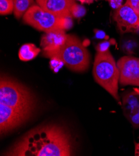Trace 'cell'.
Instances as JSON below:
<instances>
[{
  "mask_svg": "<svg viewBox=\"0 0 139 156\" xmlns=\"http://www.w3.org/2000/svg\"><path fill=\"white\" fill-rule=\"evenodd\" d=\"M72 151L69 133L56 124H47L27 132L3 155L70 156Z\"/></svg>",
  "mask_w": 139,
  "mask_h": 156,
  "instance_id": "cell-1",
  "label": "cell"
},
{
  "mask_svg": "<svg viewBox=\"0 0 139 156\" xmlns=\"http://www.w3.org/2000/svg\"><path fill=\"white\" fill-rule=\"evenodd\" d=\"M42 55L60 60L68 69L75 72L86 71L90 65V54L81 41L75 35L68 34L66 41L63 45L56 50L42 51Z\"/></svg>",
  "mask_w": 139,
  "mask_h": 156,
  "instance_id": "cell-2",
  "label": "cell"
},
{
  "mask_svg": "<svg viewBox=\"0 0 139 156\" xmlns=\"http://www.w3.org/2000/svg\"><path fill=\"white\" fill-rule=\"evenodd\" d=\"M0 104L33 114L36 101L33 95L23 85L2 75L0 80Z\"/></svg>",
  "mask_w": 139,
  "mask_h": 156,
  "instance_id": "cell-3",
  "label": "cell"
},
{
  "mask_svg": "<svg viewBox=\"0 0 139 156\" xmlns=\"http://www.w3.org/2000/svg\"><path fill=\"white\" fill-rule=\"evenodd\" d=\"M92 73L95 81L119 101L118 90L120 73L117 62L109 51L97 52Z\"/></svg>",
  "mask_w": 139,
  "mask_h": 156,
  "instance_id": "cell-4",
  "label": "cell"
},
{
  "mask_svg": "<svg viewBox=\"0 0 139 156\" xmlns=\"http://www.w3.org/2000/svg\"><path fill=\"white\" fill-rule=\"evenodd\" d=\"M63 18L46 11L38 5H34L23 16V22L38 30L48 33L56 29H64Z\"/></svg>",
  "mask_w": 139,
  "mask_h": 156,
  "instance_id": "cell-5",
  "label": "cell"
},
{
  "mask_svg": "<svg viewBox=\"0 0 139 156\" xmlns=\"http://www.w3.org/2000/svg\"><path fill=\"white\" fill-rule=\"evenodd\" d=\"M117 65L120 73L119 83L139 87V58L123 56L117 61Z\"/></svg>",
  "mask_w": 139,
  "mask_h": 156,
  "instance_id": "cell-6",
  "label": "cell"
},
{
  "mask_svg": "<svg viewBox=\"0 0 139 156\" xmlns=\"http://www.w3.org/2000/svg\"><path fill=\"white\" fill-rule=\"evenodd\" d=\"M32 114L0 104V133L5 134L18 128Z\"/></svg>",
  "mask_w": 139,
  "mask_h": 156,
  "instance_id": "cell-7",
  "label": "cell"
},
{
  "mask_svg": "<svg viewBox=\"0 0 139 156\" xmlns=\"http://www.w3.org/2000/svg\"><path fill=\"white\" fill-rule=\"evenodd\" d=\"M113 20L122 34L135 33L139 30V16L127 2L115 9Z\"/></svg>",
  "mask_w": 139,
  "mask_h": 156,
  "instance_id": "cell-8",
  "label": "cell"
},
{
  "mask_svg": "<svg viewBox=\"0 0 139 156\" xmlns=\"http://www.w3.org/2000/svg\"><path fill=\"white\" fill-rule=\"evenodd\" d=\"M39 6L46 11L63 18L72 17L71 9L74 0H36Z\"/></svg>",
  "mask_w": 139,
  "mask_h": 156,
  "instance_id": "cell-9",
  "label": "cell"
},
{
  "mask_svg": "<svg viewBox=\"0 0 139 156\" xmlns=\"http://www.w3.org/2000/svg\"><path fill=\"white\" fill-rule=\"evenodd\" d=\"M68 34L64 29H56L45 33L40 42L42 51H50L59 48L65 43Z\"/></svg>",
  "mask_w": 139,
  "mask_h": 156,
  "instance_id": "cell-10",
  "label": "cell"
},
{
  "mask_svg": "<svg viewBox=\"0 0 139 156\" xmlns=\"http://www.w3.org/2000/svg\"><path fill=\"white\" fill-rule=\"evenodd\" d=\"M41 49L33 44H25L23 45L18 52V56L22 61H29L34 59L38 55Z\"/></svg>",
  "mask_w": 139,
  "mask_h": 156,
  "instance_id": "cell-11",
  "label": "cell"
},
{
  "mask_svg": "<svg viewBox=\"0 0 139 156\" xmlns=\"http://www.w3.org/2000/svg\"><path fill=\"white\" fill-rule=\"evenodd\" d=\"M34 5V0H14V16L20 19Z\"/></svg>",
  "mask_w": 139,
  "mask_h": 156,
  "instance_id": "cell-12",
  "label": "cell"
},
{
  "mask_svg": "<svg viewBox=\"0 0 139 156\" xmlns=\"http://www.w3.org/2000/svg\"><path fill=\"white\" fill-rule=\"evenodd\" d=\"M139 107V95L135 91L123 99V108L126 115Z\"/></svg>",
  "mask_w": 139,
  "mask_h": 156,
  "instance_id": "cell-13",
  "label": "cell"
},
{
  "mask_svg": "<svg viewBox=\"0 0 139 156\" xmlns=\"http://www.w3.org/2000/svg\"><path fill=\"white\" fill-rule=\"evenodd\" d=\"M14 11V0H0V14L2 16L11 14Z\"/></svg>",
  "mask_w": 139,
  "mask_h": 156,
  "instance_id": "cell-14",
  "label": "cell"
},
{
  "mask_svg": "<svg viewBox=\"0 0 139 156\" xmlns=\"http://www.w3.org/2000/svg\"><path fill=\"white\" fill-rule=\"evenodd\" d=\"M86 10L85 7H84L82 5L77 4L76 3L74 4L71 9L72 17L75 18H80L81 17H83L86 14Z\"/></svg>",
  "mask_w": 139,
  "mask_h": 156,
  "instance_id": "cell-15",
  "label": "cell"
},
{
  "mask_svg": "<svg viewBox=\"0 0 139 156\" xmlns=\"http://www.w3.org/2000/svg\"><path fill=\"white\" fill-rule=\"evenodd\" d=\"M132 125L136 128L139 127V107L126 115Z\"/></svg>",
  "mask_w": 139,
  "mask_h": 156,
  "instance_id": "cell-16",
  "label": "cell"
},
{
  "mask_svg": "<svg viewBox=\"0 0 139 156\" xmlns=\"http://www.w3.org/2000/svg\"><path fill=\"white\" fill-rule=\"evenodd\" d=\"M115 42L114 40H105L100 43H99L96 46L97 52H104L109 51V48L111 45L114 44Z\"/></svg>",
  "mask_w": 139,
  "mask_h": 156,
  "instance_id": "cell-17",
  "label": "cell"
},
{
  "mask_svg": "<svg viewBox=\"0 0 139 156\" xmlns=\"http://www.w3.org/2000/svg\"><path fill=\"white\" fill-rule=\"evenodd\" d=\"M137 45L135 41L132 40H128L122 45L123 51L127 54H132L135 50Z\"/></svg>",
  "mask_w": 139,
  "mask_h": 156,
  "instance_id": "cell-18",
  "label": "cell"
},
{
  "mask_svg": "<svg viewBox=\"0 0 139 156\" xmlns=\"http://www.w3.org/2000/svg\"><path fill=\"white\" fill-rule=\"evenodd\" d=\"M64 65L63 64V62H61L60 60L56 58H51V62H50V66L51 69L53 70H58L59 69Z\"/></svg>",
  "mask_w": 139,
  "mask_h": 156,
  "instance_id": "cell-19",
  "label": "cell"
},
{
  "mask_svg": "<svg viewBox=\"0 0 139 156\" xmlns=\"http://www.w3.org/2000/svg\"><path fill=\"white\" fill-rule=\"evenodd\" d=\"M132 9L139 16V0H126Z\"/></svg>",
  "mask_w": 139,
  "mask_h": 156,
  "instance_id": "cell-20",
  "label": "cell"
},
{
  "mask_svg": "<svg viewBox=\"0 0 139 156\" xmlns=\"http://www.w3.org/2000/svg\"><path fill=\"white\" fill-rule=\"evenodd\" d=\"M111 7L114 9H117L123 5V0H108Z\"/></svg>",
  "mask_w": 139,
  "mask_h": 156,
  "instance_id": "cell-21",
  "label": "cell"
},
{
  "mask_svg": "<svg viewBox=\"0 0 139 156\" xmlns=\"http://www.w3.org/2000/svg\"><path fill=\"white\" fill-rule=\"evenodd\" d=\"M95 36L96 38L99 39H104V40H108L109 39V36L106 35L105 32H104L102 30H94Z\"/></svg>",
  "mask_w": 139,
  "mask_h": 156,
  "instance_id": "cell-22",
  "label": "cell"
},
{
  "mask_svg": "<svg viewBox=\"0 0 139 156\" xmlns=\"http://www.w3.org/2000/svg\"><path fill=\"white\" fill-rule=\"evenodd\" d=\"M78 1H79L81 3L84 4V3H87V4H89V2L88 0H78Z\"/></svg>",
  "mask_w": 139,
  "mask_h": 156,
  "instance_id": "cell-23",
  "label": "cell"
},
{
  "mask_svg": "<svg viewBox=\"0 0 139 156\" xmlns=\"http://www.w3.org/2000/svg\"><path fill=\"white\" fill-rule=\"evenodd\" d=\"M134 91H135L136 93H137L139 95V87H135L134 88Z\"/></svg>",
  "mask_w": 139,
  "mask_h": 156,
  "instance_id": "cell-24",
  "label": "cell"
},
{
  "mask_svg": "<svg viewBox=\"0 0 139 156\" xmlns=\"http://www.w3.org/2000/svg\"><path fill=\"white\" fill-rule=\"evenodd\" d=\"M94 1H99V0H88V2H89V4H90V3H92ZM105 1H108V0H105Z\"/></svg>",
  "mask_w": 139,
  "mask_h": 156,
  "instance_id": "cell-25",
  "label": "cell"
}]
</instances>
